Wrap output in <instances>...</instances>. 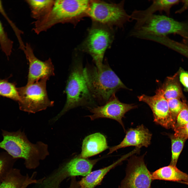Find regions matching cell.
<instances>
[{"instance_id":"obj_13","label":"cell","mask_w":188,"mask_h":188,"mask_svg":"<svg viewBox=\"0 0 188 188\" xmlns=\"http://www.w3.org/2000/svg\"><path fill=\"white\" fill-rule=\"evenodd\" d=\"M151 137L152 134L143 125L130 128L126 131L125 137L119 144L109 148L108 154L129 146H135L139 149L143 146L147 147L150 144Z\"/></svg>"},{"instance_id":"obj_16","label":"cell","mask_w":188,"mask_h":188,"mask_svg":"<svg viewBox=\"0 0 188 188\" xmlns=\"http://www.w3.org/2000/svg\"><path fill=\"white\" fill-rule=\"evenodd\" d=\"M109 148L105 136L100 133H95L86 136L84 139L81 152L79 155L87 158L96 155Z\"/></svg>"},{"instance_id":"obj_29","label":"cell","mask_w":188,"mask_h":188,"mask_svg":"<svg viewBox=\"0 0 188 188\" xmlns=\"http://www.w3.org/2000/svg\"><path fill=\"white\" fill-rule=\"evenodd\" d=\"M0 13L7 20L14 32L19 43V48L23 47L25 45L22 41L21 36L22 32L14 24L9 18L5 12L2 1L1 0H0Z\"/></svg>"},{"instance_id":"obj_26","label":"cell","mask_w":188,"mask_h":188,"mask_svg":"<svg viewBox=\"0 0 188 188\" xmlns=\"http://www.w3.org/2000/svg\"><path fill=\"white\" fill-rule=\"evenodd\" d=\"M167 101L174 125V128L177 117L183 108L184 102H182L179 99L177 98L169 99L167 100Z\"/></svg>"},{"instance_id":"obj_4","label":"cell","mask_w":188,"mask_h":188,"mask_svg":"<svg viewBox=\"0 0 188 188\" xmlns=\"http://www.w3.org/2000/svg\"><path fill=\"white\" fill-rule=\"evenodd\" d=\"M83 68L79 58L75 60L67 80L65 89L67 99L61 111L51 120L54 122L70 110L90 103L93 98L84 79Z\"/></svg>"},{"instance_id":"obj_34","label":"cell","mask_w":188,"mask_h":188,"mask_svg":"<svg viewBox=\"0 0 188 188\" xmlns=\"http://www.w3.org/2000/svg\"><path fill=\"white\" fill-rule=\"evenodd\" d=\"M119 188H122V187H120Z\"/></svg>"},{"instance_id":"obj_2","label":"cell","mask_w":188,"mask_h":188,"mask_svg":"<svg viewBox=\"0 0 188 188\" xmlns=\"http://www.w3.org/2000/svg\"><path fill=\"white\" fill-rule=\"evenodd\" d=\"M83 74L92 97L99 102L105 103L119 90L128 89L107 63L99 67L87 65Z\"/></svg>"},{"instance_id":"obj_6","label":"cell","mask_w":188,"mask_h":188,"mask_svg":"<svg viewBox=\"0 0 188 188\" xmlns=\"http://www.w3.org/2000/svg\"><path fill=\"white\" fill-rule=\"evenodd\" d=\"M125 1L116 3L99 0L90 1L87 16L94 22L110 27L115 26L123 28L132 20L130 15L125 9Z\"/></svg>"},{"instance_id":"obj_24","label":"cell","mask_w":188,"mask_h":188,"mask_svg":"<svg viewBox=\"0 0 188 188\" xmlns=\"http://www.w3.org/2000/svg\"><path fill=\"white\" fill-rule=\"evenodd\" d=\"M16 160L7 152L0 153V184L9 172L13 168Z\"/></svg>"},{"instance_id":"obj_27","label":"cell","mask_w":188,"mask_h":188,"mask_svg":"<svg viewBox=\"0 0 188 188\" xmlns=\"http://www.w3.org/2000/svg\"><path fill=\"white\" fill-rule=\"evenodd\" d=\"M183 102V107L177 117L174 130L183 127L188 122V104Z\"/></svg>"},{"instance_id":"obj_9","label":"cell","mask_w":188,"mask_h":188,"mask_svg":"<svg viewBox=\"0 0 188 188\" xmlns=\"http://www.w3.org/2000/svg\"><path fill=\"white\" fill-rule=\"evenodd\" d=\"M144 156L134 155L128 160L126 176L120 187L151 188V173L145 163Z\"/></svg>"},{"instance_id":"obj_5","label":"cell","mask_w":188,"mask_h":188,"mask_svg":"<svg viewBox=\"0 0 188 188\" xmlns=\"http://www.w3.org/2000/svg\"><path fill=\"white\" fill-rule=\"evenodd\" d=\"M177 33L188 36V27L184 24L168 16L154 14L142 22L135 24L130 32V36L138 38L144 35L167 36Z\"/></svg>"},{"instance_id":"obj_35","label":"cell","mask_w":188,"mask_h":188,"mask_svg":"<svg viewBox=\"0 0 188 188\" xmlns=\"http://www.w3.org/2000/svg\"></svg>"},{"instance_id":"obj_14","label":"cell","mask_w":188,"mask_h":188,"mask_svg":"<svg viewBox=\"0 0 188 188\" xmlns=\"http://www.w3.org/2000/svg\"><path fill=\"white\" fill-rule=\"evenodd\" d=\"M99 159L90 160L79 155L62 166L67 178L77 176H85L89 173Z\"/></svg>"},{"instance_id":"obj_20","label":"cell","mask_w":188,"mask_h":188,"mask_svg":"<svg viewBox=\"0 0 188 188\" xmlns=\"http://www.w3.org/2000/svg\"><path fill=\"white\" fill-rule=\"evenodd\" d=\"M53 0H28L25 1L28 5L31 17L37 20L47 14L55 3Z\"/></svg>"},{"instance_id":"obj_22","label":"cell","mask_w":188,"mask_h":188,"mask_svg":"<svg viewBox=\"0 0 188 188\" xmlns=\"http://www.w3.org/2000/svg\"><path fill=\"white\" fill-rule=\"evenodd\" d=\"M168 135L171 139V143L172 156L170 164L176 166L179 157L187 139L175 136L174 134H169Z\"/></svg>"},{"instance_id":"obj_15","label":"cell","mask_w":188,"mask_h":188,"mask_svg":"<svg viewBox=\"0 0 188 188\" xmlns=\"http://www.w3.org/2000/svg\"><path fill=\"white\" fill-rule=\"evenodd\" d=\"M148 8L144 10H134L130 15L132 20L136 21L135 23H139L148 17L155 14L156 12H165L169 16L172 7L178 4V0H155Z\"/></svg>"},{"instance_id":"obj_33","label":"cell","mask_w":188,"mask_h":188,"mask_svg":"<svg viewBox=\"0 0 188 188\" xmlns=\"http://www.w3.org/2000/svg\"><path fill=\"white\" fill-rule=\"evenodd\" d=\"M184 37L183 43L188 45V36Z\"/></svg>"},{"instance_id":"obj_8","label":"cell","mask_w":188,"mask_h":188,"mask_svg":"<svg viewBox=\"0 0 188 188\" xmlns=\"http://www.w3.org/2000/svg\"><path fill=\"white\" fill-rule=\"evenodd\" d=\"M48 78L17 88L19 97L18 102L20 110L35 113L53 106L54 102L48 98L46 89Z\"/></svg>"},{"instance_id":"obj_1","label":"cell","mask_w":188,"mask_h":188,"mask_svg":"<svg viewBox=\"0 0 188 188\" xmlns=\"http://www.w3.org/2000/svg\"><path fill=\"white\" fill-rule=\"evenodd\" d=\"M3 140L0 148L5 150L13 158H21L28 169H34L39 165L40 161L49 155L47 144L40 141L33 144L30 141L24 132L20 130L10 132L2 130Z\"/></svg>"},{"instance_id":"obj_28","label":"cell","mask_w":188,"mask_h":188,"mask_svg":"<svg viewBox=\"0 0 188 188\" xmlns=\"http://www.w3.org/2000/svg\"><path fill=\"white\" fill-rule=\"evenodd\" d=\"M62 182L61 181L57 178L48 176L42 179L39 183L38 188H60Z\"/></svg>"},{"instance_id":"obj_18","label":"cell","mask_w":188,"mask_h":188,"mask_svg":"<svg viewBox=\"0 0 188 188\" xmlns=\"http://www.w3.org/2000/svg\"><path fill=\"white\" fill-rule=\"evenodd\" d=\"M151 179L173 181L188 182V174L181 171L176 166L169 164L151 173Z\"/></svg>"},{"instance_id":"obj_11","label":"cell","mask_w":188,"mask_h":188,"mask_svg":"<svg viewBox=\"0 0 188 188\" xmlns=\"http://www.w3.org/2000/svg\"><path fill=\"white\" fill-rule=\"evenodd\" d=\"M137 107L136 105L133 104H127L120 102L114 94L104 105L93 107H88V109L93 114L87 116L92 120L101 118L115 120L121 124L125 130L122 120V118L124 117L126 113Z\"/></svg>"},{"instance_id":"obj_25","label":"cell","mask_w":188,"mask_h":188,"mask_svg":"<svg viewBox=\"0 0 188 188\" xmlns=\"http://www.w3.org/2000/svg\"><path fill=\"white\" fill-rule=\"evenodd\" d=\"M13 42L9 38L0 21V45L2 51L8 57L12 52Z\"/></svg>"},{"instance_id":"obj_10","label":"cell","mask_w":188,"mask_h":188,"mask_svg":"<svg viewBox=\"0 0 188 188\" xmlns=\"http://www.w3.org/2000/svg\"><path fill=\"white\" fill-rule=\"evenodd\" d=\"M152 96L142 95L138 97L139 101L148 104L153 113L154 121L165 128L173 129L174 125L167 100L164 97L161 88L159 87Z\"/></svg>"},{"instance_id":"obj_3","label":"cell","mask_w":188,"mask_h":188,"mask_svg":"<svg viewBox=\"0 0 188 188\" xmlns=\"http://www.w3.org/2000/svg\"><path fill=\"white\" fill-rule=\"evenodd\" d=\"M89 0H55L50 11L34 22L33 30L38 34L59 23L75 25L83 17L87 16Z\"/></svg>"},{"instance_id":"obj_30","label":"cell","mask_w":188,"mask_h":188,"mask_svg":"<svg viewBox=\"0 0 188 188\" xmlns=\"http://www.w3.org/2000/svg\"><path fill=\"white\" fill-rule=\"evenodd\" d=\"M174 134L187 139L188 138V122L183 127L174 130Z\"/></svg>"},{"instance_id":"obj_21","label":"cell","mask_w":188,"mask_h":188,"mask_svg":"<svg viewBox=\"0 0 188 188\" xmlns=\"http://www.w3.org/2000/svg\"><path fill=\"white\" fill-rule=\"evenodd\" d=\"M161 88L164 96L167 100L174 98L179 99L181 96L180 86L172 77L168 78Z\"/></svg>"},{"instance_id":"obj_23","label":"cell","mask_w":188,"mask_h":188,"mask_svg":"<svg viewBox=\"0 0 188 188\" xmlns=\"http://www.w3.org/2000/svg\"><path fill=\"white\" fill-rule=\"evenodd\" d=\"M0 96L8 98L18 102L19 97L16 84L9 81L8 79L0 78Z\"/></svg>"},{"instance_id":"obj_7","label":"cell","mask_w":188,"mask_h":188,"mask_svg":"<svg viewBox=\"0 0 188 188\" xmlns=\"http://www.w3.org/2000/svg\"><path fill=\"white\" fill-rule=\"evenodd\" d=\"M114 36L111 27L94 22L79 49L81 51L90 54L96 66L99 67L103 64L104 53L110 46Z\"/></svg>"},{"instance_id":"obj_17","label":"cell","mask_w":188,"mask_h":188,"mask_svg":"<svg viewBox=\"0 0 188 188\" xmlns=\"http://www.w3.org/2000/svg\"><path fill=\"white\" fill-rule=\"evenodd\" d=\"M34 173L30 177L28 174L22 175L17 169H12L0 184V188H24L33 184H38L40 179H35Z\"/></svg>"},{"instance_id":"obj_32","label":"cell","mask_w":188,"mask_h":188,"mask_svg":"<svg viewBox=\"0 0 188 188\" xmlns=\"http://www.w3.org/2000/svg\"><path fill=\"white\" fill-rule=\"evenodd\" d=\"M182 1L184 3V5L181 9L177 11L178 13L181 12L185 10L188 9V0H184Z\"/></svg>"},{"instance_id":"obj_19","label":"cell","mask_w":188,"mask_h":188,"mask_svg":"<svg viewBox=\"0 0 188 188\" xmlns=\"http://www.w3.org/2000/svg\"><path fill=\"white\" fill-rule=\"evenodd\" d=\"M126 157V156H124L107 167L91 172L79 181L80 188H95L100 184L105 176L110 170Z\"/></svg>"},{"instance_id":"obj_31","label":"cell","mask_w":188,"mask_h":188,"mask_svg":"<svg viewBox=\"0 0 188 188\" xmlns=\"http://www.w3.org/2000/svg\"><path fill=\"white\" fill-rule=\"evenodd\" d=\"M179 78L181 83L188 91V73L184 71L181 72Z\"/></svg>"},{"instance_id":"obj_12","label":"cell","mask_w":188,"mask_h":188,"mask_svg":"<svg viewBox=\"0 0 188 188\" xmlns=\"http://www.w3.org/2000/svg\"><path fill=\"white\" fill-rule=\"evenodd\" d=\"M29 63L27 84L54 75V68L51 58L42 61L35 56L30 45L27 43L24 51Z\"/></svg>"}]
</instances>
